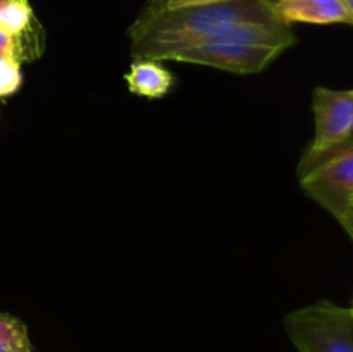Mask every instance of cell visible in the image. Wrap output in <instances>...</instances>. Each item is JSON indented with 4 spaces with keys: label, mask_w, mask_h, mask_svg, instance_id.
Here are the masks:
<instances>
[{
    "label": "cell",
    "mask_w": 353,
    "mask_h": 352,
    "mask_svg": "<svg viewBox=\"0 0 353 352\" xmlns=\"http://www.w3.org/2000/svg\"><path fill=\"white\" fill-rule=\"evenodd\" d=\"M264 2H265V3H269V6H271V7H274L276 3L279 2V0H264Z\"/></svg>",
    "instance_id": "15"
},
{
    "label": "cell",
    "mask_w": 353,
    "mask_h": 352,
    "mask_svg": "<svg viewBox=\"0 0 353 352\" xmlns=\"http://www.w3.org/2000/svg\"><path fill=\"white\" fill-rule=\"evenodd\" d=\"M341 2L345 3V7H347L348 12H350V16H352V19H353V0H341Z\"/></svg>",
    "instance_id": "13"
},
{
    "label": "cell",
    "mask_w": 353,
    "mask_h": 352,
    "mask_svg": "<svg viewBox=\"0 0 353 352\" xmlns=\"http://www.w3.org/2000/svg\"><path fill=\"white\" fill-rule=\"evenodd\" d=\"M23 75L17 59H0V97H9L21 88Z\"/></svg>",
    "instance_id": "10"
},
{
    "label": "cell",
    "mask_w": 353,
    "mask_h": 352,
    "mask_svg": "<svg viewBox=\"0 0 353 352\" xmlns=\"http://www.w3.org/2000/svg\"><path fill=\"white\" fill-rule=\"evenodd\" d=\"M0 59H17L16 40L3 31H0Z\"/></svg>",
    "instance_id": "12"
},
{
    "label": "cell",
    "mask_w": 353,
    "mask_h": 352,
    "mask_svg": "<svg viewBox=\"0 0 353 352\" xmlns=\"http://www.w3.org/2000/svg\"><path fill=\"white\" fill-rule=\"evenodd\" d=\"M300 186L341 223L350 213L353 199V138L327 152L303 173Z\"/></svg>",
    "instance_id": "4"
},
{
    "label": "cell",
    "mask_w": 353,
    "mask_h": 352,
    "mask_svg": "<svg viewBox=\"0 0 353 352\" xmlns=\"http://www.w3.org/2000/svg\"><path fill=\"white\" fill-rule=\"evenodd\" d=\"M0 352H31V342L23 321L0 313Z\"/></svg>",
    "instance_id": "9"
},
{
    "label": "cell",
    "mask_w": 353,
    "mask_h": 352,
    "mask_svg": "<svg viewBox=\"0 0 353 352\" xmlns=\"http://www.w3.org/2000/svg\"><path fill=\"white\" fill-rule=\"evenodd\" d=\"M352 313H353V307H352Z\"/></svg>",
    "instance_id": "18"
},
{
    "label": "cell",
    "mask_w": 353,
    "mask_h": 352,
    "mask_svg": "<svg viewBox=\"0 0 353 352\" xmlns=\"http://www.w3.org/2000/svg\"><path fill=\"white\" fill-rule=\"evenodd\" d=\"M316 133L299 164V176L321 157L353 138V90L317 86L312 95Z\"/></svg>",
    "instance_id": "5"
},
{
    "label": "cell",
    "mask_w": 353,
    "mask_h": 352,
    "mask_svg": "<svg viewBox=\"0 0 353 352\" xmlns=\"http://www.w3.org/2000/svg\"><path fill=\"white\" fill-rule=\"evenodd\" d=\"M296 41L292 24H238L202 43L176 52L169 61L210 66L236 75H252L268 68L279 54Z\"/></svg>",
    "instance_id": "2"
},
{
    "label": "cell",
    "mask_w": 353,
    "mask_h": 352,
    "mask_svg": "<svg viewBox=\"0 0 353 352\" xmlns=\"http://www.w3.org/2000/svg\"><path fill=\"white\" fill-rule=\"evenodd\" d=\"M350 217H353V206H352L350 213H348V214H347V217H345V219H343V221H341V224H343V223H345V221H347V219H350Z\"/></svg>",
    "instance_id": "14"
},
{
    "label": "cell",
    "mask_w": 353,
    "mask_h": 352,
    "mask_svg": "<svg viewBox=\"0 0 353 352\" xmlns=\"http://www.w3.org/2000/svg\"><path fill=\"white\" fill-rule=\"evenodd\" d=\"M278 16L264 0H224L207 6L147 12L130 28L134 57L169 61L172 54L202 43L238 24L276 23Z\"/></svg>",
    "instance_id": "1"
},
{
    "label": "cell",
    "mask_w": 353,
    "mask_h": 352,
    "mask_svg": "<svg viewBox=\"0 0 353 352\" xmlns=\"http://www.w3.org/2000/svg\"><path fill=\"white\" fill-rule=\"evenodd\" d=\"M352 206H353V199H352ZM350 209H352V207H350Z\"/></svg>",
    "instance_id": "17"
},
{
    "label": "cell",
    "mask_w": 353,
    "mask_h": 352,
    "mask_svg": "<svg viewBox=\"0 0 353 352\" xmlns=\"http://www.w3.org/2000/svg\"><path fill=\"white\" fill-rule=\"evenodd\" d=\"M40 21L34 17L28 0H6L0 3V31L10 35L14 40L33 30Z\"/></svg>",
    "instance_id": "8"
},
{
    "label": "cell",
    "mask_w": 353,
    "mask_h": 352,
    "mask_svg": "<svg viewBox=\"0 0 353 352\" xmlns=\"http://www.w3.org/2000/svg\"><path fill=\"white\" fill-rule=\"evenodd\" d=\"M3 2H6V0H0V3H3Z\"/></svg>",
    "instance_id": "16"
},
{
    "label": "cell",
    "mask_w": 353,
    "mask_h": 352,
    "mask_svg": "<svg viewBox=\"0 0 353 352\" xmlns=\"http://www.w3.org/2000/svg\"><path fill=\"white\" fill-rule=\"evenodd\" d=\"M285 328L299 352H353V313L330 300L286 314Z\"/></svg>",
    "instance_id": "3"
},
{
    "label": "cell",
    "mask_w": 353,
    "mask_h": 352,
    "mask_svg": "<svg viewBox=\"0 0 353 352\" xmlns=\"http://www.w3.org/2000/svg\"><path fill=\"white\" fill-rule=\"evenodd\" d=\"M128 88L140 97L161 99L171 90L174 78L161 64V61L147 57H137L126 72Z\"/></svg>",
    "instance_id": "7"
},
{
    "label": "cell",
    "mask_w": 353,
    "mask_h": 352,
    "mask_svg": "<svg viewBox=\"0 0 353 352\" xmlns=\"http://www.w3.org/2000/svg\"><path fill=\"white\" fill-rule=\"evenodd\" d=\"M272 10L286 24H353L350 12L341 0H279Z\"/></svg>",
    "instance_id": "6"
},
{
    "label": "cell",
    "mask_w": 353,
    "mask_h": 352,
    "mask_svg": "<svg viewBox=\"0 0 353 352\" xmlns=\"http://www.w3.org/2000/svg\"><path fill=\"white\" fill-rule=\"evenodd\" d=\"M224 2V0H148L143 10L147 12H161V10H172V9H183V7H193V6H207V3Z\"/></svg>",
    "instance_id": "11"
}]
</instances>
